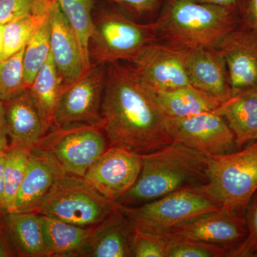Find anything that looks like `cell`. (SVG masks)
<instances>
[{
    "label": "cell",
    "instance_id": "6da1fadb",
    "mask_svg": "<svg viewBox=\"0 0 257 257\" xmlns=\"http://www.w3.org/2000/svg\"><path fill=\"white\" fill-rule=\"evenodd\" d=\"M101 117L110 147L143 156L174 142L155 91L131 65L106 64Z\"/></svg>",
    "mask_w": 257,
    "mask_h": 257
},
{
    "label": "cell",
    "instance_id": "7a4b0ae2",
    "mask_svg": "<svg viewBox=\"0 0 257 257\" xmlns=\"http://www.w3.org/2000/svg\"><path fill=\"white\" fill-rule=\"evenodd\" d=\"M209 156L174 141L158 151L143 155L136 182L115 202L134 207L176 191L199 187L209 182Z\"/></svg>",
    "mask_w": 257,
    "mask_h": 257
},
{
    "label": "cell",
    "instance_id": "3957f363",
    "mask_svg": "<svg viewBox=\"0 0 257 257\" xmlns=\"http://www.w3.org/2000/svg\"><path fill=\"white\" fill-rule=\"evenodd\" d=\"M239 25L238 13L197 0H168L155 22L157 40L186 50L217 48Z\"/></svg>",
    "mask_w": 257,
    "mask_h": 257
},
{
    "label": "cell",
    "instance_id": "277c9868",
    "mask_svg": "<svg viewBox=\"0 0 257 257\" xmlns=\"http://www.w3.org/2000/svg\"><path fill=\"white\" fill-rule=\"evenodd\" d=\"M221 207L207 184L180 189L138 207H121L135 229L154 235L165 234Z\"/></svg>",
    "mask_w": 257,
    "mask_h": 257
},
{
    "label": "cell",
    "instance_id": "5b68a950",
    "mask_svg": "<svg viewBox=\"0 0 257 257\" xmlns=\"http://www.w3.org/2000/svg\"><path fill=\"white\" fill-rule=\"evenodd\" d=\"M119 207L99 194L84 177L64 173L31 211L80 226H94Z\"/></svg>",
    "mask_w": 257,
    "mask_h": 257
},
{
    "label": "cell",
    "instance_id": "8992f818",
    "mask_svg": "<svg viewBox=\"0 0 257 257\" xmlns=\"http://www.w3.org/2000/svg\"><path fill=\"white\" fill-rule=\"evenodd\" d=\"M155 23L140 24L115 11L101 12L94 19L89 56L94 64L131 62L152 42L157 41Z\"/></svg>",
    "mask_w": 257,
    "mask_h": 257
},
{
    "label": "cell",
    "instance_id": "52a82bcc",
    "mask_svg": "<svg viewBox=\"0 0 257 257\" xmlns=\"http://www.w3.org/2000/svg\"><path fill=\"white\" fill-rule=\"evenodd\" d=\"M208 156L209 190L223 207L244 215L257 190V140L227 155Z\"/></svg>",
    "mask_w": 257,
    "mask_h": 257
},
{
    "label": "cell",
    "instance_id": "ba28073f",
    "mask_svg": "<svg viewBox=\"0 0 257 257\" xmlns=\"http://www.w3.org/2000/svg\"><path fill=\"white\" fill-rule=\"evenodd\" d=\"M109 147L100 122L56 126L33 147L50 152L67 173L84 177Z\"/></svg>",
    "mask_w": 257,
    "mask_h": 257
},
{
    "label": "cell",
    "instance_id": "9c48e42d",
    "mask_svg": "<svg viewBox=\"0 0 257 257\" xmlns=\"http://www.w3.org/2000/svg\"><path fill=\"white\" fill-rule=\"evenodd\" d=\"M167 126L174 141L209 156L238 150L234 133L224 118L214 111L184 118L167 116Z\"/></svg>",
    "mask_w": 257,
    "mask_h": 257
},
{
    "label": "cell",
    "instance_id": "30bf717a",
    "mask_svg": "<svg viewBox=\"0 0 257 257\" xmlns=\"http://www.w3.org/2000/svg\"><path fill=\"white\" fill-rule=\"evenodd\" d=\"M105 81L106 65L92 64L80 79L64 88L56 113L55 127L101 122Z\"/></svg>",
    "mask_w": 257,
    "mask_h": 257
},
{
    "label": "cell",
    "instance_id": "8fae6325",
    "mask_svg": "<svg viewBox=\"0 0 257 257\" xmlns=\"http://www.w3.org/2000/svg\"><path fill=\"white\" fill-rule=\"evenodd\" d=\"M187 50L164 42H152L130 63L139 77L155 92L191 86L186 64Z\"/></svg>",
    "mask_w": 257,
    "mask_h": 257
},
{
    "label": "cell",
    "instance_id": "7c38bea8",
    "mask_svg": "<svg viewBox=\"0 0 257 257\" xmlns=\"http://www.w3.org/2000/svg\"><path fill=\"white\" fill-rule=\"evenodd\" d=\"M143 156L109 147L88 169L84 178L104 198L115 202L136 182Z\"/></svg>",
    "mask_w": 257,
    "mask_h": 257
},
{
    "label": "cell",
    "instance_id": "4fadbf2b",
    "mask_svg": "<svg viewBox=\"0 0 257 257\" xmlns=\"http://www.w3.org/2000/svg\"><path fill=\"white\" fill-rule=\"evenodd\" d=\"M247 234L243 216L231 208L223 207L181 225L165 234L224 246L229 250L231 257L245 241Z\"/></svg>",
    "mask_w": 257,
    "mask_h": 257
},
{
    "label": "cell",
    "instance_id": "5bb4252c",
    "mask_svg": "<svg viewBox=\"0 0 257 257\" xmlns=\"http://www.w3.org/2000/svg\"><path fill=\"white\" fill-rule=\"evenodd\" d=\"M226 62L233 94L257 89V34L241 24L217 47Z\"/></svg>",
    "mask_w": 257,
    "mask_h": 257
},
{
    "label": "cell",
    "instance_id": "9a60e30c",
    "mask_svg": "<svg viewBox=\"0 0 257 257\" xmlns=\"http://www.w3.org/2000/svg\"><path fill=\"white\" fill-rule=\"evenodd\" d=\"M49 22L50 54L62 78L64 89L85 74L82 52L73 29L53 0Z\"/></svg>",
    "mask_w": 257,
    "mask_h": 257
},
{
    "label": "cell",
    "instance_id": "2e32d148",
    "mask_svg": "<svg viewBox=\"0 0 257 257\" xmlns=\"http://www.w3.org/2000/svg\"><path fill=\"white\" fill-rule=\"evenodd\" d=\"M187 74L191 85L222 103L232 96L226 62L218 48L187 50Z\"/></svg>",
    "mask_w": 257,
    "mask_h": 257
},
{
    "label": "cell",
    "instance_id": "e0dca14e",
    "mask_svg": "<svg viewBox=\"0 0 257 257\" xmlns=\"http://www.w3.org/2000/svg\"><path fill=\"white\" fill-rule=\"evenodd\" d=\"M66 172L50 152L32 147L28 170L13 212L31 211Z\"/></svg>",
    "mask_w": 257,
    "mask_h": 257
},
{
    "label": "cell",
    "instance_id": "ac0fdd59",
    "mask_svg": "<svg viewBox=\"0 0 257 257\" xmlns=\"http://www.w3.org/2000/svg\"><path fill=\"white\" fill-rule=\"evenodd\" d=\"M135 229L121 206L95 225L86 257H133Z\"/></svg>",
    "mask_w": 257,
    "mask_h": 257
},
{
    "label": "cell",
    "instance_id": "d6986e66",
    "mask_svg": "<svg viewBox=\"0 0 257 257\" xmlns=\"http://www.w3.org/2000/svg\"><path fill=\"white\" fill-rule=\"evenodd\" d=\"M3 105L10 147L32 148L49 131L28 89Z\"/></svg>",
    "mask_w": 257,
    "mask_h": 257
},
{
    "label": "cell",
    "instance_id": "ffe728a7",
    "mask_svg": "<svg viewBox=\"0 0 257 257\" xmlns=\"http://www.w3.org/2000/svg\"><path fill=\"white\" fill-rule=\"evenodd\" d=\"M47 257L87 256L94 226H80L42 216Z\"/></svg>",
    "mask_w": 257,
    "mask_h": 257
},
{
    "label": "cell",
    "instance_id": "44dd1931",
    "mask_svg": "<svg viewBox=\"0 0 257 257\" xmlns=\"http://www.w3.org/2000/svg\"><path fill=\"white\" fill-rule=\"evenodd\" d=\"M214 111L234 133L238 150L257 140V89L233 94Z\"/></svg>",
    "mask_w": 257,
    "mask_h": 257
},
{
    "label": "cell",
    "instance_id": "7402d4cb",
    "mask_svg": "<svg viewBox=\"0 0 257 257\" xmlns=\"http://www.w3.org/2000/svg\"><path fill=\"white\" fill-rule=\"evenodd\" d=\"M18 256L47 257L42 216L32 211L3 212Z\"/></svg>",
    "mask_w": 257,
    "mask_h": 257
},
{
    "label": "cell",
    "instance_id": "603a6c76",
    "mask_svg": "<svg viewBox=\"0 0 257 257\" xmlns=\"http://www.w3.org/2000/svg\"><path fill=\"white\" fill-rule=\"evenodd\" d=\"M28 90L50 131L55 127L56 113L64 90L62 78L51 54Z\"/></svg>",
    "mask_w": 257,
    "mask_h": 257
},
{
    "label": "cell",
    "instance_id": "cb8c5ba5",
    "mask_svg": "<svg viewBox=\"0 0 257 257\" xmlns=\"http://www.w3.org/2000/svg\"><path fill=\"white\" fill-rule=\"evenodd\" d=\"M157 101L167 117L184 118L211 112L221 103L193 86L155 92Z\"/></svg>",
    "mask_w": 257,
    "mask_h": 257
},
{
    "label": "cell",
    "instance_id": "d4e9b609",
    "mask_svg": "<svg viewBox=\"0 0 257 257\" xmlns=\"http://www.w3.org/2000/svg\"><path fill=\"white\" fill-rule=\"evenodd\" d=\"M58 5L78 40L86 72L92 67L89 42L94 31L93 0H53Z\"/></svg>",
    "mask_w": 257,
    "mask_h": 257
},
{
    "label": "cell",
    "instance_id": "484cf974",
    "mask_svg": "<svg viewBox=\"0 0 257 257\" xmlns=\"http://www.w3.org/2000/svg\"><path fill=\"white\" fill-rule=\"evenodd\" d=\"M32 148L9 147L4 170V212H13L30 162Z\"/></svg>",
    "mask_w": 257,
    "mask_h": 257
},
{
    "label": "cell",
    "instance_id": "4316f807",
    "mask_svg": "<svg viewBox=\"0 0 257 257\" xmlns=\"http://www.w3.org/2000/svg\"><path fill=\"white\" fill-rule=\"evenodd\" d=\"M50 10L28 15L4 25L2 60L25 48L30 39L48 20Z\"/></svg>",
    "mask_w": 257,
    "mask_h": 257
},
{
    "label": "cell",
    "instance_id": "83f0119b",
    "mask_svg": "<svg viewBox=\"0 0 257 257\" xmlns=\"http://www.w3.org/2000/svg\"><path fill=\"white\" fill-rule=\"evenodd\" d=\"M50 22L48 20L30 39L24 51L23 72L25 85H32L37 74L50 55Z\"/></svg>",
    "mask_w": 257,
    "mask_h": 257
},
{
    "label": "cell",
    "instance_id": "f1b7e54d",
    "mask_svg": "<svg viewBox=\"0 0 257 257\" xmlns=\"http://www.w3.org/2000/svg\"><path fill=\"white\" fill-rule=\"evenodd\" d=\"M165 240L167 257H230L228 248L172 235H158Z\"/></svg>",
    "mask_w": 257,
    "mask_h": 257
},
{
    "label": "cell",
    "instance_id": "f546056e",
    "mask_svg": "<svg viewBox=\"0 0 257 257\" xmlns=\"http://www.w3.org/2000/svg\"><path fill=\"white\" fill-rule=\"evenodd\" d=\"M24 51L0 60V101L5 102L20 96L28 89L24 79Z\"/></svg>",
    "mask_w": 257,
    "mask_h": 257
},
{
    "label": "cell",
    "instance_id": "4dcf8cb0",
    "mask_svg": "<svg viewBox=\"0 0 257 257\" xmlns=\"http://www.w3.org/2000/svg\"><path fill=\"white\" fill-rule=\"evenodd\" d=\"M52 0H0V25L50 9Z\"/></svg>",
    "mask_w": 257,
    "mask_h": 257
},
{
    "label": "cell",
    "instance_id": "1f68e13d",
    "mask_svg": "<svg viewBox=\"0 0 257 257\" xmlns=\"http://www.w3.org/2000/svg\"><path fill=\"white\" fill-rule=\"evenodd\" d=\"M243 217L247 228V236L231 257H254L257 253V190L250 199Z\"/></svg>",
    "mask_w": 257,
    "mask_h": 257
},
{
    "label": "cell",
    "instance_id": "d6a6232c",
    "mask_svg": "<svg viewBox=\"0 0 257 257\" xmlns=\"http://www.w3.org/2000/svg\"><path fill=\"white\" fill-rule=\"evenodd\" d=\"M133 257H167L165 239L158 235L147 234L135 229Z\"/></svg>",
    "mask_w": 257,
    "mask_h": 257
},
{
    "label": "cell",
    "instance_id": "836d02e7",
    "mask_svg": "<svg viewBox=\"0 0 257 257\" xmlns=\"http://www.w3.org/2000/svg\"><path fill=\"white\" fill-rule=\"evenodd\" d=\"M240 24L257 34V0H246L241 14Z\"/></svg>",
    "mask_w": 257,
    "mask_h": 257
},
{
    "label": "cell",
    "instance_id": "e575fe53",
    "mask_svg": "<svg viewBox=\"0 0 257 257\" xmlns=\"http://www.w3.org/2000/svg\"><path fill=\"white\" fill-rule=\"evenodd\" d=\"M137 14H144L152 11L160 0H109Z\"/></svg>",
    "mask_w": 257,
    "mask_h": 257
},
{
    "label": "cell",
    "instance_id": "d590c367",
    "mask_svg": "<svg viewBox=\"0 0 257 257\" xmlns=\"http://www.w3.org/2000/svg\"><path fill=\"white\" fill-rule=\"evenodd\" d=\"M18 256L9 231L5 225L3 211H0V257Z\"/></svg>",
    "mask_w": 257,
    "mask_h": 257
},
{
    "label": "cell",
    "instance_id": "8d00e7d4",
    "mask_svg": "<svg viewBox=\"0 0 257 257\" xmlns=\"http://www.w3.org/2000/svg\"><path fill=\"white\" fill-rule=\"evenodd\" d=\"M9 147L10 142L5 120L4 105L3 101H0V152L6 151Z\"/></svg>",
    "mask_w": 257,
    "mask_h": 257
},
{
    "label": "cell",
    "instance_id": "74e56055",
    "mask_svg": "<svg viewBox=\"0 0 257 257\" xmlns=\"http://www.w3.org/2000/svg\"><path fill=\"white\" fill-rule=\"evenodd\" d=\"M197 1L224 7L238 13L240 16L246 0H197Z\"/></svg>",
    "mask_w": 257,
    "mask_h": 257
},
{
    "label": "cell",
    "instance_id": "f35d334b",
    "mask_svg": "<svg viewBox=\"0 0 257 257\" xmlns=\"http://www.w3.org/2000/svg\"><path fill=\"white\" fill-rule=\"evenodd\" d=\"M6 151L0 152V211L4 212V170Z\"/></svg>",
    "mask_w": 257,
    "mask_h": 257
},
{
    "label": "cell",
    "instance_id": "ab89813d",
    "mask_svg": "<svg viewBox=\"0 0 257 257\" xmlns=\"http://www.w3.org/2000/svg\"><path fill=\"white\" fill-rule=\"evenodd\" d=\"M3 29L4 25H0V60H2L3 52Z\"/></svg>",
    "mask_w": 257,
    "mask_h": 257
},
{
    "label": "cell",
    "instance_id": "60d3db41",
    "mask_svg": "<svg viewBox=\"0 0 257 257\" xmlns=\"http://www.w3.org/2000/svg\"><path fill=\"white\" fill-rule=\"evenodd\" d=\"M254 257H257V253H256V254H255Z\"/></svg>",
    "mask_w": 257,
    "mask_h": 257
}]
</instances>
